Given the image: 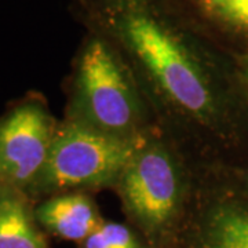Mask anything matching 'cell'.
<instances>
[{"label":"cell","mask_w":248,"mask_h":248,"mask_svg":"<svg viewBox=\"0 0 248 248\" xmlns=\"http://www.w3.org/2000/svg\"><path fill=\"white\" fill-rule=\"evenodd\" d=\"M116 28L124 45L174 104L196 116L211 110L210 84L195 54L143 0H119Z\"/></svg>","instance_id":"6da1fadb"},{"label":"cell","mask_w":248,"mask_h":248,"mask_svg":"<svg viewBox=\"0 0 248 248\" xmlns=\"http://www.w3.org/2000/svg\"><path fill=\"white\" fill-rule=\"evenodd\" d=\"M138 153L140 146L133 140L71 124L54 135L37 178L47 189L99 185L123 175Z\"/></svg>","instance_id":"7a4b0ae2"},{"label":"cell","mask_w":248,"mask_h":248,"mask_svg":"<svg viewBox=\"0 0 248 248\" xmlns=\"http://www.w3.org/2000/svg\"><path fill=\"white\" fill-rule=\"evenodd\" d=\"M80 99L99 131L123 133L137 115L130 84L110 47L98 37L90 39L80 55L78 71Z\"/></svg>","instance_id":"3957f363"},{"label":"cell","mask_w":248,"mask_h":248,"mask_svg":"<svg viewBox=\"0 0 248 248\" xmlns=\"http://www.w3.org/2000/svg\"><path fill=\"white\" fill-rule=\"evenodd\" d=\"M54 140L42 108L24 105L0 123V185L24 186L40 175Z\"/></svg>","instance_id":"277c9868"},{"label":"cell","mask_w":248,"mask_h":248,"mask_svg":"<svg viewBox=\"0 0 248 248\" xmlns=\"http://www.w3.org/2000/svg\"><path fill=\"white\" fill-rule=\"evenodd\" d=\"M122 190L137 219L149 228L163 226L175 213L179 195L172 160L156 148L140 152L123 172Z\"/></svg>","instance_id":"5b68a950"},{"label":"cell","mask_w":248,"mask_h":248,"mask_svg":"<svg viewBox=\"0 0 248 248\" xmlns=\"http://www.w3.org/2000/svg\"><path fill=\"white\" fill-rule=\"evenodd\" d=\"M36 215L54 234L73 241L86 240L99 225L94 205L86 196L81 195L55 197L42 204Z\"/></svg>","instance_id":"8992f818"},{"label":"cell","mask_w":248,"mask_h":248,"mask_svg":"<svg viewBox=\"0 0 248 248\" xmlns=\"http://www.w3.org/2000/svg\"><path fill=\"white\" fill-rule=\"evenodd\" d=\"M199 248H248V210L236 205L214 208L204 222Z\"/></svg>","instance_id":"52a82bcc"},{"label":"cell","mask_w":248,"mask_h":248,"mask_svg":"<svg viewBox=\"0 0 248 248\" xmlns=\"http://www.w3.org/2000/svg\"><path fill=\"white\" fill-rule=\"evenodd\" d=\"M0 248H47L22 202L0 199Z\"/></svg>","instance_id":"ba28073f"},{"label":"cell","mask_w":248,"mask_h":248,"mask_svg":"<svg viewBox=\"0 0 248 248\" xmlns=\"http://www.w3.org/2000/svg\"><path fill=\"white\" fill-rule=\"evenodd\" d=\"M189 3L215 24L248 33V0H189Z\"/></svg>","instance_id":"9c48e42d"},{"label":"cell","mask_w":248,"mask_h":248,"mask_svg":"<svg viewBox=\"0 0 248 248\" xmlns=\"http://www.w3.org/2000/svg\"><path fill=\"white\" fill-rule=\"evenodd\" d=\"M84 248H140L133 233L115 222L101 223L84 240Z\"/></svg>","instance_id":"30bf717a"},{"label":"cell","mask_w":248,"mask_h":248,"mask_svg":"<svg viewBox=\"0 0 248 248\" xmlns=\"http://www.w3.org/2000/svg\"><path fill=\"white\" fill-rule=\"evenodd\" d=\"M244 78H246V80H247L248 83V58L247 61H246V65H244Z\"/></svg>","instance_id":"8fae6325"}]
</instances>
